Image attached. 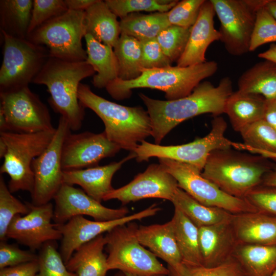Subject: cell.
<instances>
[{
    "instance_id": "cell-33",
    "label": "cell",
    "mask_w": 276,
    "mask_h": 276,
    "mask_svg": "<svg viewBox=\"0 0 276 276\" xmlns=\"http://www.w3.org/2000/svg\"><path fill=\"white\" fill-rule=\"evenodd\" d=\"M33 1L1 0V31L18 38L27 39Z\"/></svg>"
},
{
    "instance_id": "cell-44",
    "label": "cell",
    "mask_w": 276,
    "mask_h": 276,
    "mask_svg": "<svg viewBox=\"0 0 276 276\" xmlns=\"http://www.w3.org/2000/svg\"><path fill=\"white\" fill-rule=\"evenodd\" d=\"M205 0H182L168 12L167 17L171 25L191 28L196 22L200 9Z\"/></svg>"
},
{
    "instance_id": "cell-24",
    "label": "cell",
    "mask_w": 276,
    "mask_h": 276,
    "mask_svg": "<svg viewBox=\"0 0 276 276\" xmlns=\"http://www.w3.org/2000/svg\"><path fill=\"white\" fill-rule=\"evenodd\" d=\"M231 223L238 244L276 245V217L244 213L234 214Z\"/></svg>"
},
{
    "instance_id": "cell-3",
    "label": "cell",
    "mask_w": 276,
    "mask_h": 276,
    "mask_svg": "<svg viewBox=\"0 0 276 276\" xmlns=\"http://www.w3.org/2000/svg\"><path fill=\"white\" fill-rule=\"evenodd\" d=\"M78 99L84 108H89L102 120L107 138L121 149L134 152L141 143L151 135V119L143 107L126 106L110 101L95 94L88 85L81 83Z\"/></svg>"
},
{
    "instance_id": "cell-40",
    "label": "cell",
    "mask_w": 276,
    "mask_h": 276,
    "mask_svg": "<svg viewBox=\"0 0 276 276\" xmlns=\"http://www.w3.org/2000/svg\"><path fill=\"white\" fill-rule=\"evenodd\" d=\"M55 242L45 243L39 250V270L36 276H77L66 268L60 253L57 250Z\"/></svg>"
},
{
    "instance_id": "cell-15",
    "label": "cell",
    "mask_w": 276,
    "mask_h": 276,
    "mask_svg": "<svg viewBox=\"0 0 276 276\" xmlns=\"http://www.w3.org/2000/svg\"><path fill=\"white\" fill-rule=\"evenodd\" d=\"M160 210L154 203L140 212L114 220H90L83 216H77L64 224H55L62 235L60 254L64 263L67 262L78 248L104 233L133 221L154 216Z\"/></svg>"
},
{
    "instance_id": "cell-39",
    "label": "cell",
    "mask_w": 276,
    "mask_h": 276,
    "mask_svg": "<svg viewBox=\"0 0 276 276\" xmlns=\"http://www.w3.org/2000/svg\"><path fill=\"white\" fill-rule=\"evenodd\" d=\"M191 28L171 25L156 37V39L164 53L172 62L177 61L183 54L189 39Z\"/></svg>"
},
{
    "instance_id": "cell-37",
    "label": "cell",
    "mask_w": 276,
    "mask_h": 276,
    "mask_svg": "<svg viewBox=\"0 0 276 276\" xmlns=\"http://www.w3.org/2000/svg\"><path fill=\"white\" fill-rule=\"evenodd\" d=\"M111 11L121 19L141 11L167 12L178 2L172 0H105Z\"/></svg>"
},
{
    "instance_id": "cell-21",
    "label": "cell",
    "mask_w": 276,
    "mask_h": 276,
    "mask_svg": "<svg viewBox=\"0 0 276 276\" xmlns=\"http://www.w3.org/2000/svg\"><path fill=\"white\" fill-rule=\"evenodd\" d=\"M231 221L198 227L202 265L218 266L233 257L238 243Z\"/></svg>"
},
{
    "instance_id": "cell-35",
    "label": "cell",
    "mask_w": 276,
    "mask_h": 276,
    "mask_svg": "<svg viewBox=\"0 0 276 276\" xmlns=\"http://www.w3.org/2000/svg\"><path fill=\"white\" fill-rule=\"evenodd\" d=\"M121 34L134 37L140 41L156 38L164 29L171 26L167 12L149 14L131 13L121 19Z\"/></svg>"
},
{
    "instance_id": "cell-23",
    "label": "cell",
    "mask_w": 276,
    "mask_h": 276,
    "mask_svg": "<svg viewBox=\"0 0 276 276\" xmlns=\"http://www.w3.org/2000/svg\"><path fill=\"white\" fill-rule=\"evenodd\" d=\"M134 158H136L135 153L130 152L119 162H114L107 165L64 171L63 183L80 186L87 195L101 202L104 198L114 189L111 185L114 173L123 164Z\"/></svg>"
},
{
    "instance_id": "cell-45",
    "label": "cell",
    "mask_w": 276,
    "mask_h": 276,
    "mask_svg": "<svg viewBox=\"0 0 276 276\" xmlns=\"http://www.w3.org/2000/svg\"><path fill=\"white\" fill-rule=\"evenodd\" d=\"M244 199L258 211L276 217V187L261 185L250 191Z\"/></svg>"
},
{
    "instance_id": "cell-4",
    "label": "cell",
    "mask_w": 276,
    "mask_h": 276,
    "mask_svg": "<svg viewBox=\"0 0 276 276\" xmlns=\"http://www.w3.org/2000/svg\"><path fill=\"white\" fill-rule=\"evenodd\" d=\"M274 167L261 155L232 150L217 149L209 154L202 176L226 194L244 199L262 185L265 175Z\"/></svg>"
},
{
    "instance_id": "cell-54",
    "label": "cell",
    "mask_w": 276,
    "mask_h": 276,
    "mask_svg": "<svg viewBox=\"0 0 276 276\" xmlns=\"http://www.w3.org/2000/svg\"><path fill=\"white\" fill-rule=\"evenodd\" d=\"M7 151V147L4 141L0 139V157L4 158Z\"/></svg>"
},
{
    "instance_id": "cell-56",
    "label": "cell",
    "mask_w": 276,
    "mask_h": 276,
    "mask_svg": "<svg viewBox=\"0 0 276 276\" xmlns=\"http://www.w3.org/2000/svg\"><path fill=\"white\" fill-rule=\"evenodd\" d=\"M124 274H125V276H139V275H135V274H131V273H124Z\"/></svg>"
},
{
    "instance_id": "cell-2",
    "label": "cell",
    "mask_w": 276,
    "mask_h": 276,
    "mask_svg": "<svg viewBox=\"0 0 276 276\" xmlns=\"http://www.w3.org/2000/svg\"><path fill=\"white\" fill-rule=\"evenodd\" d=\"M95 73L86 61L70 62L50 57L32 83L47 87L53 109L67 121L71 130L77 131L85 116V108L78 99L80 82Z\"/></svg>"
},
{
    "instance_id": "cell-5",
    "label": "cell",
    "mask_w": 276,
    "mask_h": 276,
    "mask_svg": "<svg viewBox=\"0 0 276 276\" xmlns=\"http://www.w3.org/2000/svg\"><path fill=\"white\" fill-rule=\"evenodd\" d=\"M215 61L186 67L169 66L152 69L143 68L141 75L131 80L117 78L106 87L108 93L114 99L129 98L131 90L148 88L162 90L167 100H174L190 95L202 80L212 76L217 71Z\"/></svg>"
},
{
    "instance_id": "cell-49",
    "label": "cell",
    "mask_w": 276,
    "mask_h": 276,
    "mask_svg": "<svg viewBox=\"0 0 276 276\" xmlns=\"http://www.w3.org/2000/svg\"><path fill=\"white\" fill-rule=\"evenodd\" d=\"M263 119L276 129V98L266 100Z\"/></svg>"
},
{
    "instance_id": "cell-14",
    "label": "cell",
    "mask_w": 276,
    "mask_h": 276,
    "mask_svg": "<svg viewBox=\"0 0 276 276\" xmlns=\"http://www.w3.org/2000/svg\"><path fill=\"white\" fill-rule=\"evenodd\" d=\"M71 129L67 121L60 117L55 134L44 151L32 163L34 184L31 193L32 203L40 205L50 202L63 183L62 149Z\"/></svg>"
},
{
    "instance_id": "cell-28",
    "label": "cell",
    "mask_w": 276,
    "mask_h": 276,
    "mask_svg": "<svg viewBox=\"0 0 276 276\" xmlns=\"http://www.w3.org/2000/svg\"><path fill=\"white\" fill-rule=\"evenodd\" d=\"M84 12L86 34L113 48L121 35L120 21L105 1L98 0Z\"/></svg>"
},
{
    "instance_id": "cell-30",
    "label": "cell",
    "mask_w": 276,
    "mask_h": 276,
    "mask_svg": "<svg viewBox=\"0 0 276 276\" xmlns=\"http://www.w3.org/2000/svg\"><path fill=\"white\" fill-rule=\"evenodd\" d=\"M171 202L174 208L183 212L198 227L230 221L234 215L222 209L200 203L179 187Z\"/></svg>"
},
{
    "instance_id": "cell-25",
    "label": "cell",
    "mask_w": 276,
    "mask_h": 276,
    "mask_svg": "<svg viewBox=\"0 0 276 276\" xmlns=\"http://www.w3.org/2000/svg\"><path fill=\"white\" fill-rule=\"evenodd\" d=\"M266 99L263 96L237 90L227 99L224 113L228 116L233 129L240 132L254 123L263 119Z\"/></svg>"
},
{
    "instance_id": "cell-38",
    "label": "cell",
    "mask_w": 276,
    "mask_h": 276,
    "mask_svg": "<svg viewBox=\"0 0 276 276\" xmlns=\"http://www.w3.org/2000/svg\"><path fill=\"white\" fill-rule=\"evenodd\" d=\"M28 202L22 203L14 197L6 185L3 177L0 176V241H7L6 233L15 216L26 215L30 211Z\"/></svg>"
},
{
    "instance_id": "cell-7",
    "label": "cell",
    "mask_w": 276,
    "mask_h": 276,
    "mask_svg": "<svg viewBox=\"0 0 276 276\" xmlns=\"http://www.w3.org/2000/svg\"><path fill=\"white\" fill-rule=\"evenodd\" d=\"M84 11L68 10L30 33L27 39L44 46L50 57L70 62L86 61L87 53L82 44L86 33Z\"/></svg>"
},
{
    "instance_id": "cell-8",
    "label": "cell",
    "mask_w": 276,
    "mask_h": 276,
    "mask_svg": "<svg viewBox=\"0 0 276 276\" xmlns=\"http://www.w3.org/2000/svg\"><path fill=\"white\" fill-rule=\"evenodd\" d=\"M138 225L132 222L115 227L105 236L108 269L139 276L168 275L169 270L139 241Z\"/></svg>"
},
{
    "instance_id": "cell-48",
    "label": "cell",
    "mask_w": 276,
    "mask_h": 276,
    "mask_svg": "<svg viewBox=\"0 0 276 276\" xmlns=\"http://www.w3.org/2000/svg\"><path fill=\"white\" fill-rule=\"evenodd\" d=\"M39 270L37 261L0 269V276H36Z\"/></svg>"
},
{
    "instance_id": "cell-51",
    "label": "cell",
    "mask_w": 276,
    "mask_h": 276,
    "mask_svg": "<svg viewBox=\"0 0 276 276\" xmlns=\"http://www.w3.org/2000/svg\"><path fill=\"white\" fill-rule=\"evenodd\" d=\"M258 56L276 63V43H271L267 50L259 53Z\"/></svg>"
},
{
    "instance_id": "cell-9",
    "label": "cell",
    "mask_w": 276,
    "mask_h": 276,
    "mask_svg": "<svg viewBox=\"0 0 276 276\" xmlns=\"http://www.w3.org/2000/svg\"><path fill=\"white\" fill-rule=\"evenodd\" d=\"M227 123L220 116H215L212 121L210 132L187 144L178 145L162 146L144 141L134 152L136 160L141 162L152 157L168 158L188 164L202 172L206 159L211 152L217 149L231 148L234 142L225 136Z\"/></svg>"
},
{
    "instance_id": "cell-13",
    "label": "cell",
    "mask_w": 276,
    "mask_h": 276,
    "mask_svg": "<svg viewBox=\"0 0 276 276\" xmlns=\"http://www.w3.org/2000/svg\"><path fill=\"white\" fill-rule=\"evenodd\" d=\"M6 131L34 133L54 130L47 106L29 86L0 92Z\"/></svg>"
},
{
    "instance_id": "cell-41",
    "label": "cell",
    "mask_w": 276,
    "mask_h": 276,
    "mask_svg": "<svg viewBox=\"0 0 276 276\" xmlns=\"http://www.w3.org/2000/svg\"><path fill=\"white\" fill-rule=\"evenodd\" d=\"M266 5L260 7L257 12L250 41L249 52H254L265 44L276 43V20Z\"/></svg>"
},
{
    "instance_id": "cell-27",
    "label": "cell",
    "mask_w": 276,
    "mask_h": 276,
    "mask_svg": "<svg viewBox=\"0 0 276 276\" xmlns=\"http://www.w3.org/2000/svg\"><path fill=\"white\" fill-rule=\"evenodd\" d=\"M86 62L97 73L92 83L98 88H106L111 81L118 78L119 66L113 48L96 40L86 34Z\"/></svg>"
},
{
    "instance_id": "cell-55",
    "label": "cell",
    "mask_w": 276,
    "mask_h": 276,
    "mask_svg": "<svg viewBox=\"0 0 276 276\" xmlns=\"http://www.w3.org/2000/svg\"><path fill=\"white\" fill-rule=\"evenodd\" d=\"M114 276H125V274L123 272L119 271Z\"/></svg>"
},
{
    "instance_id": "cell-12",
    "label": "cell",
    "mask_w": 276,
    "mask_h": 276,
    "mask_svg": "<svg viewBox=\"0 0 276 276\" xmlns=\"http://www.w3.org/2000/svg\"><path fill=\"white\" fill-rule=\"evenodd\" d=\"M158 160L176 179L178 187L200 203L233 214L258 211L245 199L231 196L222 191L203 177L201 172L193 166L168 158H158Z\"/></svg>"
},
{
    "instance_id": "cell-22",
    "label": "cell",
    "mask_w": 276,
    "mask_h": 276,
    "mask_svg": "<svg viewBox=\"0 0 276 276\" xmlns=\"http://www.w3.org/2000/svg\"><path fill=\"white\" fill-rule=\"evenodd\" d=\"M140 243L168 264L169 271L178 272L183 263L175 237L171 220L164 224L138 226Z\"/></svg>"
},
{
    "instance_id": "cell-36",
    "label": "cell",
    "mask_w": 276,
    "mask_h": 276,
    "mask_svg": "<svg viewBox=\"0 0 276 276\" xmlns=\"http://www.w3.org/2000/svg\"><path fill=\"white\" fill-rule=\"evenodd\" d=\"M117 57L119 73L118 78L131 80L142 74V47L141 42L133 37L121 34L113 48Z\"/></svg>"
},
{
    "instance_id": "cell-50",
    "label": "cell",
    "mask_w": 276,
    "mask_h": 276,
    "mask_svg": "<svg viewBox=\"0 0 276 276\" xmlns=\"http://www.w3.org/2000/svg\"><path fill=\"white\" fill-rule=\"evenodd\" d=\"M98 0H64L68 10L85 11Z\"/></svg>"
},
{
    "instance_id": "cell-47",
    "label": "cell",
    "mask_w": 276,
    "mask_h": 276,
    "mask_svg": "<svg viewBox=\"0 0 276 276\" xmlns=\"http://www.w3.org/2000/svg\"><path fill=\"white\" fill-rule=\"evenodd\" d=\"M38 260V255L31 250H24L15 244L0 242V269Z\"/></svg>"
},
{
    "instance_id": "cell-32",
    "label": "cell",
    "mask_w": 276,
    "mask_h": 276,
    "mask_svg": "<svg viewBox=\"0 0 276 276\" xmlns=\"http://www.w3.org/2000/svg\"><path fill=\"white\" fill-rule=\"evenodd\" d=\"M244 143H235L233 147L276 159V129L263 119L239 132Z\"/></svg>"
},
{
    "instance_id": "cell-19",
    "label": "cell",
    "mask_w": 276,
    "mask_h": 276,
    "mask_svg": "<svg viewBox=\"0 0 276 276\" xmlns=\"http://www.w3.org/2000/svg\"><path fill=\"white\" fill-rule=\"evenodd\" d=\"M53 199L55 204L53 220L56 225L64 224L77 216L87 215L96 221H108L125 217L129 213L126 207L104 206L83 190L64 183Z\"/></svg>"
},
{
    "instance_id": "cell-58",
    "label": "cell",
    "mask_w": 276,
    "mask_h": 276,
    "mask_svg": "<svg viewBox=\"0 0 276 276\" xmlns=\"http://www.w3.org/2000/svg\"><path fill=\"white\" fill-rule=\"evenodd\" d=\"M270 276H276V270Z\"/></svg>"
},
{
    "instance_id": "cell-34",
    "label": "cell",
    "mask_w": 276,
    "mask_h": 276,
    "mask_svg": "<svg viewBox=\"0 0 276 276\" xmlns=\"http://www.w3.org/2000/svg\"><path fill=\"white\" fill-rule=\"evenodd\" d=\"M171 221L183 263L202 265L199 246L198 227L177 208H174Z\"/></svg>"
},
{
    "instance_id": "cell-57",
    "label": "cell",
    "mask_w": 276,
    "mask_h": 276,
    "mask_svg": "<svg viewBox=\"0 0 276 276\" xmlns=\"http://www.w3.org/2000/svg\"><path fill=\"white\" fill-rule=\"evenodd\" d=\"M151 276H169V275H165V274H156V275H153Z\"/></svg>"
},
{
    "instance_id": "cell-43",
    "label": "cell",
    "mask_w": 276,
    "mask_h": 276,
    "mask_svg": "<svg viewBox=\"0 0 276 276\" xmlns=\"http://www.w3.org/2000/svg\"><path fill=\"white\" fill-rule=\"evenodd\" d=\"M68 10L64 0H34L28 35L47 21Z\"/></svg>"
},
{
    "instance_id": "cell-1",
    "label": "cell",
    "mask_w": 276,
    "mask_h": 276,
    "mask_svg": "<svg viewBox=\"0 0 276 276\" xmlns=\"http://www.w3.org/2000/svg\"><path fill=\"white\" fill-rule=\"evenodd\" d=\"M232 93L231 79L226 76L216 86L204 81L189 96L174 100H156L142 93L139 95L151 119V136L155 144L159 145L169 132L186 120L204 113L214 116L223 113L226 101Z\"/></svg>"
},
{
    "instance_id": "cell-52",
    "label": "cell",
    "mask_w": 276,
    "mask_h": 276,
    "mask_svg": "<svg viewBox=\"0 0 276 276\" xmlns=\"http://www.w3.org/2000/svg\"><path fill=\"white\" fill-rule=\"evenodd\" d=\"M262 185L276 187V167H274L270 171L265 175Z\"/></svg>"
},
{
    "instance_id": "cell-17",
    "label": "cell",
    "mask_w": 276,
    "mask_h": 276,
    "mask_svg": "<svg viewBox=\"0 0 276 276\" xmlns=\"http://www.w3.org/2000/svg\"><path fill=\"white\" fill-rule=\"evenodd\" d=\"M121 149L104 131L70 132L62 146V169L71 171L98 166L101 160L114 156Z\"/></svg>"
},
{
    "instance_id": "cell-29",
    "label": "cell",
    "mask_w": 276,
    "mask_h": 276,
    "mask_svg": "<svg viewBox=\"0 0 276 276\" xmlns=\"http://www.w3.org/2000/svg\"><path fill=\"white\" fill-rule=\"evenodd\" d=\"M233 258L246 276H270L276 270V245L238 244Z\"/></svg>"
},
{
    "instance_id": "cell-11",
    "label": "cell",
    "mask_w": 276,
    "mask_h": 276,
    "mask_svg": "<svg viewBox=\"0 0 276 276\" xmlns=\"http://www.w3.org/2000/svg\"><path fill=\"white\" fill-rule=\"evenodd\" d=\"M220 22V40L231 55L249 52L258 10L268 0H211Z\"/></svg>"
},
{
    "instance_id": "cell-46",
    "label": "cell",
    "mask_w": 276,
    "mask_h": 276,
    "mask_svg": "<svg viewBox=\"0 0 276 276\" xmlns=\"http://www.w3.org/2000/svg\"><path fill=\"white\" fill-rule=\"evenodd\" d=\"M140 42L143 68L152 69L171 66L172 62L165 55L156 38Z\"/></svg>"
},
{
    "instance_id": "cell-18",
    "label": "cell",
    "mask_w": 276,
    "mask_h": 276,
    "mask_svg": "<svg viewBox=\"0 0 276 276\" xmlns=\"http://www.w3.org/2000/svg\"><path fill=\"white\" fill-rule=\"evenodd\" d=\"M178 188L177 180L170 173L160 164H153L126 185L114 189L103 200L117 199L123 205L149 198L171 201Z\"/></svg>"
},
{
    "instance_id": "cell-53",
    "label": "cell",
    "mask_w": 276,
    "mask_h": 276,
    "mask_svg": "<svg viewBox=\"0 0 276 276\" xmlns=\"http://www.w3.org/2000/svg\"><path fill=\"white\" fill-rule=\"evenodd\" d=\"M266 7L276 20V0H268Z\"/></svg>"
},
{
    "instance_id": "cell-26",
    "label": "cell",
    "mask_w": 276,
    "mask_h": 276,
    "mask_svg": "<svg viewBox=\"0 0 276 276\" xmlns=\"http://www.w3.org/2000/svg\"><path fill=\"white\" fill-rule=\"evenodd\" d=\"M106 239L101 235L78 248L65 264L77 276H106L109 270L103 252Z\"/></svg>"
},
{
    "instance_id": "cell-6",
    "label": "cell",
    "mask_w": 276,
    "mask_h": 276,
    "mask_svg": "<svg viewBox=\"0 0 276 276\" xmlns=\"http://www.w3.org/2000/svg\"><path fill=\"white\" fill-rule=\"evenodd\" d=\"M56 129L34 133L0 132V139L7 147L0 172L9 176L8 187L12 193L20 190L32 192L34 184L32 162L47 148Z\"/></svg>"
},
{
    "instance_id": "cell-42",
    "label": "cell",
    "mask_w": 276,
    "mask_h": 276,
    "mask_svg": "<svg viewBox=\"0 0 276 276\" xmlns=\"http://www.w3.org/2000/svg\"><path fill=\"white\" fill-rule=\"evenodd\" d=\"M169 276H246L238 262L233 257L216 266L189 265L183 264L177 272L169 271Z\"/></svg>"
},
{
    "instance_id": "cell-10",
    "label": "cell",
    "mask_w": 276,
    "mask_h": 276,
    "mask_svg": "<svg viewBox=\"0 0 276 276\" xmlns=\"http://www.w3.org/2000/svg\"><path fill=\"white\" fill-rule=\"evenodd\" d=\"M4 41L0 69V92L28 86L50 57L43 45L1 31Z\"/></svg>"
},
{
    "instance_id": "cell-31",
    "label": "cell",
    "mask_w": 276,
    "mask_h": 276,
    "mask_svg": "<svg viewBox=\"0 0 276 276\" xmlns=\"http://www.w3.org/2000/svg\"><path fill=\"white\" fill-rule=\"evenodd\" d=\"M239 90L260 95L266 100L276 98V63L268 60L256 63L238 81Z\"/></svg>"
},
{
    "instance_id": "cell-16",
    "label": "cell",
    "mask_w": 276,
    "mask_h": 276,
    "mask_svg": "<svg viewBox=\"0 0 276 276\" xmlns=\"http://www.w3.org/2000/svg\"><path fill=\"white\" fill-rule=\"evenodd\" d=\"M28 204L29 212L22 216L16 215L11 221L6 233L7 239H14L32 251L40 250L48 242L61 239L60 232L51 222L54 214L53 204Z\"/></svg>"
},
{
    "instance_id": "cell-20",
    "label": "cell",
    "mask_w": 276,
    "mask_h": 276,
    "mask_svg": "<svg viewBox=\"0 0 276 276\" xmlns=\"http://www.w3.org/2000/svg\"><path fill=\"white\" fill-rule=\"evenodd\" d=\"M215 10L211 0H205L202 5L197 19L191 28L186 49L177 66L186 67L206 61L205 53L209 45L220 40L218 30L214 27Z\"/></svg>"
}]
</instances>
